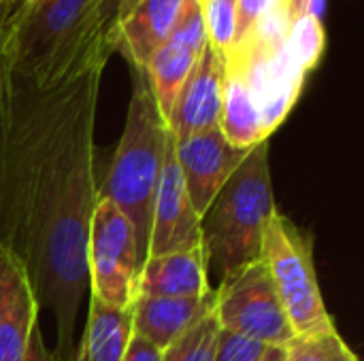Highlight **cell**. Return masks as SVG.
I'll return each mask as SVG.
<instances>
[{"label":"cell","mask_w":364,"mask_h":361,"mask_svg":"<svg viewBox=\"0 0 364 361\" xmlns=\"http://www.w3.org/2000/svg\"><path fill=\"white\" fill-rule=\"evenodd\" d=\"M36 313L34 289L21 257L0 245V361H23Z\"/></svg>","instance_id":"cell-12"},{"label":"cell","mask_w":364,"mask_h":361,"mask_svg":"<svg viewBox=\"0 0 364 361\" xmlns=\"http://www.w3.org/2000/svg\"><path fill=\"white\" fill-rule=\"evenodd\" d=\"M247 153L250 149L230 145L220 126L192 134L183 140H175V157L198 217H203Z\"/></svg>","instance_id":"cell-10"},{"label":"cell","mask_w":364,"mask_h":361,"mask_svg":"<svg viewBox=\"0 0 364 361\" xmlns=\"http://www.w3.org/2000/svg\"><path fill=\"white\" fill-rule=\"evenodd\" d=\"M284 2H288V0H237V32H235V43H239L243 36H247L250 30L264 15H269L275 6H279Z\"/></svg>","instance_id":"cell-24"},{"label":"cell","mask_w":364,"mask_h":361,"mask_svg":"<svg viewBox=\"0 0 364 361\" xmlns=\"http://www.w3.org/2000/svg\"><path fill=\"white\" fill-rule=\"evenodd\" d=\"M258 361H286V347H267Z\"/></svg>","instance_id":"cell-27"},{"label":"cell","mask_w":364,"mask_h":361,"mask_svg":"<svg viewBox=\"0 0 364 361\" xmlns=\"http://www.w3.org/2000/svg\"><path fill=\"white\" fill-rule=\"evenodd\" d=\"M87 268L92 298L130 309L139 296V251L132 223L107 198H98L90 217Z\"/></svg>","instance_id":"cell-6"},{"label":"cell","mask_w":364,"mask_h":361,"mask_svg":"<svg viewBox=\"0 0 364 361\" xmlns=\"http://www.w3.org/2000/svg\"><path fill=\"white\" fill-rule=\"evenodd\" d=\"M11 2H13V0H0V6H9Z\"/></svg>","instance_id":"cell-29"},{"label":"cell","mask_w":364,"mask_h":361,"mask_svg":"<svg viewBox=\"0 0 364 361\" xmlns=\"http://www.w3.org/2000/svg\"><path fill=\"white\" fill-rule=\"evenodd\" d=\"M324 28L322 19L309 13H301L290 19L288 26V47L294 60L303 66L305 72L314 70L322 51H324Z\"/></svg>","instance_id":"cell-19"},{"label":"cell","mask_w":364,"mask_h":361,"mask_svg":"<svg viewBox=\"0 0 364 361\" xmlns=\"http://www.w3.org/2000/svg\"><path fill=\"white\" fill-rule=\"evenodd\" d=\"M264 351H267L264 345L220 328L213 361H258Z\"/></svg>","instance_id":"cell-22"},{"label":"cell","mask_w":364,"mask_h":361,"mask_svg":"<svg viewBox=\"0 0 364 361\" xmlns=\"http://www.w3.org/2000/svg\"><path fill=\"white\" fill-rule=\"evenodd\" d=\"M111 53L96 21V0H19L0 15L2 66L36 87L55 85Z\"/></svg>","instance_id":"cell-1"},{"label":"cell","mask_w":364,"mask_h":361,"mask_svg":"<svg viewBox=\"0 0 364 361\" xmlns=\"http://www.w3.org/2000/svg\"><path fill=\"white\" fill-rule=\"evenodd\" d=\"M213 291L203 245L147 257L139 272V294L160 298H205Z\"/></svg>","instance_id":"cell-15"},{"label":"cell","mask_w":364,"mask_h":361,"mask_svg":"<svg viewBox=\"0 0 364 361\" xmlns=\"http://www.w3.org/2000/svg\"><path fill=\"white\" fill-rule=\"evenodd\" d=\"M277 211L273 200L269 140L250 149L241 166L200 217L207 274L218 283L262 257L267 226Z\"/></svg>","instance_id":"cell-2"},{"label":"cell","mask_w":364,"mask_h":361,"mask_svg":"<svg viewBox=\"0 0 364 361\" xmlns=\"http://www.w3.org/2000/svg\"><path fill=\"white\" fill-rule=\"evenodd\" d=\"M132 336V306L117 309L96 298L90 300V317L79 361H122Z\"/></svg>","instance_id":"cell-16"},{"label":"cell","mask_w":364,"mask_h":361,"mask_svg":"<svg viewBox=\"0 0 364 361\" xmlns=\"http://www.w3.org/2000/svg\"><path fill=\"white\" fill-rule=\"evenodd\" d=\"M286 361H360L335 330L294 336L286 345Z\"/></svg>","instance_id":"cell-18"},{"label":"cell","mask_w":364,"mask_h":361,"mask_svg":"<svg viewBox=\"0 0 364 361\" xmlns=\"http://www.w3.org/2000/svg\"><path fill=\"white\" fill-rule=\"evenodd\" d=\"M288 26L290 13L284 2L224 53L226 66L243 81L267 138L292 111L307 77L288 47Z\"/></svg>","instance_id":"cell-4"},{"label":"cell","mask_w":364,"mask_h":361,"mask_svg":"<svg viewBox=\"0 0 364 361\" xmlns=\"http://www.w3.org/2000/svg\"><path fill=\"white\" fill-rule=\"evenodd\" d=\"M262 262L294 336L335 330L316 274L314 243L279 211L273 213L267 226Z\"/></svg>","instance_id":"cell-5"},{"label":"cell","mask_w":364,"mask_h":361,"mask_svg":"<svg viewBox=\"0 0 364 361\" xmlns=\"http://www.w3.org/2000/svg\"><path fill=\"white\" fill-rule=\"evenodd\" d=\"M205 47H207V34H205L200 4L196 0H186L171 36L143 68L164 121L168 119L171 109L186 79L190 77Z\"/></svg>","instance_id":"cell-9"},{"label":"cell","mask_w":364,"mask_h":361,"mask_svg":"<svg viewBox=\"0 0 364 361\" xmlns=\"http://www.w3.org/2000/svg\"><path fill=\"white\" fill-rule=\"evenodd\" d=\"M136 2L139 0H96V21H98V28L109 47H111L117 26L134 9ZM111 51H113V47H111Z\"/></svg>","instance_id":"cell-23"},{"label":"cell","mask_w":364,"mask_h":361,"mask_svg":"<svg viewBox=\"0 0 364 361\" xmlns=\"http://www.w3.org/2000/svg\"><path fill=\"white\" fill-rule=\"evenodd\" d=\"M23 361H60L55 357L53 351L47 349V345H45V340H43V334H41L38 326H36L34 332H32V338H30V345H28V351H26Z\"/></svg>","instance_id":"cell-26"},{"label":"cell","mask_w":364,"mask_h":361,"mask_svg":"<svg viewBox=\"0 0 364 361\" xmlns=\"http://www.w3.org/2000/svg\"><path fill=\"white\" fill-rule=\"evenodd\" d=\"M196 2H198V4H200V2H205V0H196Z\"/></svg>","instance_id":"cell-30"},{"label":"cell","mask_w":364,"mask_h":361,"mask_svg":"<svg viewBox=\"0 0 364 361\" xmlns=\"http://www.w3.org/2000/svg\"><path fill=\"white\" fill-rule=\"evenodd\" d=\"M220 130L226 140L241 149H252L258 143L269 140L258 111L239 79V74L224 62V85H222V111H220Z\"/></svg>","instance_id":"cell-17"},{"label":"cell","mask_w":364,"mask_h":361,"mask_svg":"<svg viewBox=\"0 0 364 361\" xmlns=\"http://www.w3.org/2000/svg\"><path fill=\"white\" fill-rule=\"evenodd\" d=\"M203 245L200 243V217L196 215L177 157H175V138H168L160 181L156 187L154 209H151V228L147 257H158L175 251H188Z\"/></svg>","instance_id":"cell-8"},{"label":"cell","mask_w":364,"mask_h":361,"mask_svg":"<svg viewBox=\"0 0 364 361\" xmlns=\"http://www.w3.org/2000/svg\"><path fill=\"white\" fill-rule=\"evenodd\" d=\"M222 85L224 53L207 45L190 77L186 79L166 119V128L175 140H183L192 134L220 126Z\"/></svg>","instance_id":"cell-11"},{"label":"cell","mask_w":364,"mask_h":361,"mask_svg":"<svg viewBox=\"0 0 364 361\" xmlns=\"http://www.w3.org/2000/svg\"><path fill=\"white\" fill-rule=\"evenodd\" d=\"M122 361H162V351L154 347L149 340H145L143 336L132 334Z\"/></svg>","instance_id":"cell-25"},{"label":"cell","mask_w":364,"mask_h":361,"mask_svg":"<svg viewBox=\"0 0 364 361\" xmlns=\"http://www.w3.org/2000/svg\"><path fill=\"white\" fill-rule=\"evenodd\" d=\"M132 98L126 128L113 153L102 198L111 200L132 223L139 264L147 260L151 209L171 132L156 104L143 68L130 66Z\"/></svg>","instance_id":"cell-3"},{"label":"cell","mask_w":364,"mask_h":361,"mask_svg":"<svg viewBox=\"0 0 364 361\" xmlns=\"http://www.w3.org/2000/svg\"><path fill=\"white\" fill-rule=\"evenodd\" d=\"M2 79H4V66H2V57H0V91H2Z\"/></svg>","instance_id":"cell-28"},{"label":"cell","mask_w":364,"mask_h":361,"mask_svg":"<svg viewBox=\"0 0 364 361\" xmlns=\"http://www.w3.org/2000/svg\"><path fill=\"white\" fill-rule=\"evenodd\" d=\"M186 0H139L117 26L111 47L128 57L130 66L145 68L151 55L171 36Z\"/></svg>","instance_id":"cell-14"},{"label":"cell","mask_w":364,"mask_h":361,"mask_svg":"<svg viewBox=\"0 0 364 361\" xmlns=\"http://www.w3.org/2000/svg\"><path fill=\"white\" fill-rule=\"evenodd\" d=\"M213 315L222 330L264 347H286L294 332L262 257L220 281Z\"/></svg>","instance_id":"cell-7"},{"label":"cell","mask_w":364,"mask_h":361,"mask_svg":"<svg viewBox=\"0 0 364 361\" xmlns=\"http://www.w3.org/2000/svg\"><path fill=\"white\" fill-rule=\"evenodd\" d=\"M218 334L220 323L211 313L192 330H188L179 340H175L166 351H162V361H213Z\"/></svg>","instance_id":"cell-20"},{"label":"cell","mask_w":364,"mask_h":361,"mask_svg":"<svg viewBox=\"0 0 364 361\" xmlns=\"http://www.w3.org/2000/svg\"><path fill=\"white\" fill-rule=\"evenodd\" d=\"M215 291L205 298H160L139 294L132 302V334L166 351L188 330L213 313Z\"/></svg>","instance_id":"cell-13"},{"label":"cell","mask_w":364,"mask_h":361,"mask_svg":"<svg viewBox=\"0 0 364 361\" xmlns=\"http://www.w3.org/2000/svg\"><path fill=\"white\" fill-rule=\"evenodd\" d=\"M207 45L226 53L235 43L237 32V0H205L200 2Z\"/></svg>","instance_id":"cell-21"}]
</instances>
